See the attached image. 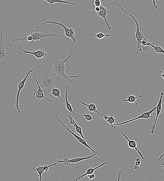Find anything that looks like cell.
I'll list each match as a JSON object with an SVG mask.
<instances>
[{
    "instance_id": "cell-1",
    "label": "cell",
    "mask_w": 164,
    "mask_h": 181,
    "mask_svg": "<svg viewBox=\"0 0 164 181\" xmlns=\"http://www.w3.org/2000/svg\"><path fill=\"white\" fill-rule=\"evenodd\" d=\"M74 43H73V47L69 56L66 59L61 60L58 58V55L57 53V47L59 43H56L54 44V50L52 54H48L47 56L45 57L46 61L48 62H52L53 64L52 70L58 76L62 79H66L68 81L69 84L73 87L76 90H79L80 86L79 84L72 79L71 78H74L80 79L84 82L86 81L85 79L79 78V77H82L81 76H70L71 74L66 75L65 72L68 71L70 68V66L68 64H66V62L69 60L72 54L73 48L74 46Z\"/></svg>"
},
{
    "instance_id": "cell-2",
    "label": "cell",
    "mask_w": 164,
    "mask_h": 181,
    "mask_svg": "<svg viewBox=\"0 0 164 181\" xmlns=\"http://www.w3.org/2000/svg\"><path fill=\"white\" fill-rule=\"evenodd\" d=\"M62 79L55 73L52 69L45 67L42 70L38 83L44 92L51 94V91L55 86L61 82Z\"/></svg>"
},
{
    "instance_id": "cell-3",
    "label": "cell",
    "mask_w": 164,
    "mask_h": 181,
    "mask_svg": "<svg viewBox=\"0 0 164 181\" xmlns=\"http://www.w3.org/2000/svg\"><path fill=\"white\" fill-rule=\"evenodd\" d=\"M114 4L116 6H117L118 8L121 9V10L124 11L125 13H127L128 15L131 17L133 19L135 23L136 24V32L135 33V34L133 35V37L134 38H135V39H136L137 40V45H138V49H137L136 54H138V52L139 51L140 52L143 51V50H142L141 48V42L142 41V40L144 39V37L143 34L142 33V29L140 28V25L138 23V21L134 18V17L131 14L127 12L126 11H125L124 9L122 8V7L121 5H120L119 3V2H117V1H115L114 2Z\"/></svg>"
},
{
    "instance_id": "cell-4",
    "label": "cell",
    "mask_w": 164,
    "mask_h": 181,
    "mask_svg": "<svg viewBox=\"0 0 164 181\" xmlns=\"http://www.w3.org/2000/svg\"><path fill=\"white\" fill-rule=\"evenodd\" d=\"M50 23H52L54 24V25H58L62 26L64 29L65 35H66V37L71 38L73 43L75 44L77 46L76 43L77 40L75 37V36L74 31L73 29L72 28H67L63 24L57 22L54 20L46 21L43 23V25H45L47 24Z\"/></svg>"
},
{
    "instance_id": "cell-5",
    "label": "cell",
    "mask_w": 164,
    "mask_h": 181,
    "mask_svg": "<svg viewBox=\"0 0 164 181\" xmlns=\"http://www.w3.org/2000/svg\"><path fill=\"white\" fill-rule=\"evenodd\" d=\"M30 35L32 36L33 42L35 40H39L42 42L46 37L57 36L59 38L61 37V35L58 34H53L51 33L40 32L37 30H31Z\"/></svg>"
},
{
    "instance_id": "cell-6",
    "label": "cell",
    "mask_w": 164,
    "mask_h": 181,
    "mask_svg": "<svg viewBox=\"0 0 164 181\" xmlns=\"http://www.w3.org/2000/svg\"><path fill=\"white\" fill-rule=\"evenodd\" d=\"M33 75L34 77L35 81L36 83H37L38 86V90L35 91L34 93V96H33V99L36 101L33 104L34 106H35L38 101L40 100L42 98L45 99L49 101L50 102H52V100H50L49 99L45 97L44 96V91H43L39 85L37 77H36L34 74H33Z\"/></svg>"
},
{
    "instance_id": "cell-7",
    "label": "cell",
    "mask_w": 164,
    "mask_h": 181,
    "mask_svg": "<svg viewBox=\"0 0 164 181\" xmlns=\"http://www.w3.org/2000/svg\"><path fill=\"white\" fill-rule=\"evenodd\" d=\"M34 69V68L31 69L28 72H26L25 78H24L22 81L21 82H20L19 83V85L18 86V90L17 92L16 107L18 113H21V110L20 108L19 107V96H20V92L23 89L24 86H25L26 81L28 78V76H29L30 75L31 73H32Z\"/></svg>"
},
{
    "instance_id": "cell-8",
    "label": "cell",
    "mask_w": 164,
    "mask_h": 181,
    "mask_svg": "<svg viewBox=\"0 0 164 181\" xmlns=\"http://www.w3.org/2000/svg\"><path fill=\"white\" fill-rule=\"evenodd\" d=\"M55 119H56L57 120H58L59 121L60 123H61V124L62 125H63V126L65 128H66V131L67 132H69V133L73 135V136L75 137L77 139V140H78V141L80 142V143L81 144H83L86 147H87V148H88L89 149H90L91 151H92L93 152V153H96V154H97V155H101V154L100 153H99L98 152L94 150L92 148H91V147L90 146H89V145L87 143V142L85 140H84L83 138H82V137H80L79 136H77V135L76 134H75L73 132L71 131L66 126V125H65L63 124V123L62 122L61 120H60V119L59 118L58 115H56V116H55Z\"/></svg>"
},
{
    "instance_id": "cell-9",
    "label": "cell",
    "mask_w": 164,
    "mask_h": 181,
    "mask_svg": "<svg viewBox=\"0 0 164 181\" xmlns=\"http://www.w3.org/2000/svg\"><path fill=\"white\" fill-rule=\"evenodd\" d=\"M97 155L96 153H93L92 155L86 157L76 158L71 159H69L68 158H66L65 152H64V158L62 160H57L58 163H64V165H69L70 163H77L79 162L84 160H87L88 159H90L92 158L94 156Z\"/></svg>"
},
{
    "instance_id": "cell-10",
    "label": "cell",
    "mask_w": 164,
    "mask_h": 181,
    "mask_svg": "<svg viewBox=\"0 0 164 181\" xmlns=\"http://www.w3.org/2000/svg\"><path fill=\"white\" fill-rule=\"evenodd\" d=\"M18 47L19 49L22 50V51L23 52L24 55H25L26 54H32L34 55L36 58L38 59L42 58H45L48 55L46 53L45 50L42 49L41 47L39 50L35 51L30 52L27 51L26 50L24 49L22 47H21L20 45H18Z\"/></svg>"
},
{
    "instance_id": "cell-11",
    "label": "cell",
    "mask_w": 164,
    "mask_h": 181,
    "mask_svg": "<svg viewBox=\"0 0 164 181\" xmlns=\"http://www.w3.org/2000/svg\"><path fill=\"white\" fill-rule=\"evenodd\" d=\"M4 32V31H1L0 34V62L2 59H6L8 57V53L6 52L8 50V48L5 44L3 40V33Z\"/></svg>"
},
{
    "instance_id": "cell-12",
    "label": "cell",
    "mask_w": 164,
    "mask_h": 181,
    "mask_svg": "<svg viewBox=\"0 0 164 181\" xmlns=\"http://www.w3.org/2000/svg\"><path fill=\"white\" fill-rule=\"evenodd\" d=\"M156 106L155 107H154L153 109H152L150 111L148 112H144L141 115L138 116V117H137L136 118H134V119H133L131 120H127V121H125L124 122L119 123V124H116L115 125H121L123 124H126L127 123L134 121V120H136L139 119H146L148 120H149L150 118H154L155 117L151 116V114L152 113L154 110H156Z\"/></svg>"
},
{
    "instance_id": "cell-13",
    "label": "cell",
    "mask_w": 164,
    "mask_h": 181,
    "mask_svg": "<svg viewBox=\"0 0 164 181\" xmlns=\"http://www.w3.org/2000/svg\"><path fill=\"white\" fill-rule=\"evenodd\" d=\"M57 162H55L52 163L49 166L47 164L42 166H38V167L34 166L32 168V171H37L38 173L37 176L39 177L40 181H42V174L44 172H47L49 171V168L53 166L57 165Z\"/></svg>"
},
{
    "instance_id": "cell-14",
    "label": "cell",
    "mask_w": 164,
    "mask_h": 181,
    "mask_svg": "<svg viewBox=\"0 0 164 181\" xmlns=\"http://www.w3.org/2000/svg\"><path fill=\"white\" fill-rule=\"evenodd\" d=\"M163 95L164 93L163 92H161L160 94V99H159L157 105L156 106L157 107L156 110V113L155 121V122H154V125L152 127V130L150 132V134H153L154 133L155 128V125L156 124L157 121L158 117L161 111L162 107V103L163 102L162 98Z\"/></svg>"
},
{
    "instance_id": "cell-15",
    "label": "cell",
    "mask_w": 164,
    "mask_h": 181,
    "mask_svg": "<svg viewBox=\"0 0 164 181\" xmlns=\"http://www.w3.org/2000/svg\"><path fill=\"white\" fill-rule=\"evenodd\" d=\"M100 11L97 13L99 16L104 19L107 26L108 30H110L111 29V27H110L109 24L108 23L107 20V16L109 13V11L107 8H105L102 5L100 6Z\"/></svg>"
},
{
    "instance_id": "cell-16",
    "label": "cell",
    "mask_w": 164,
    "mask_h": 181,
    "mask_svg": "<svg viewBox=\"0 0 164 181\" xmlns=\"http://www.w3.org/2000/svg\"><path fill=\"white\" fill-rule=\"evenodd\" d=\"M121 134L125 138L127 139L128 141V145L129 148L132 149H134L136 150L139 154V155L141 157V158L143 160H144V158L141 153L139 151V149L137 148V144L136 142L133 140H130L126 135H125L123 133L121 132Z\"/></svg>"
},
{
    "instance_id": "cell-17",
    "label": "cell",
    "mask_w": 164,
    "mask_h": 181,
    "mask_svg": "<svg viewBox=\"0 0 164 181\" xmlns=\"http://www.w3.org/2000/svg\"><path fill=\"white\" fill-rule=\"evenodd\" d=\"M68 119L69 120V125H73L75 129L76 130V131L81 135L82 138L85 140L83 134V132H82V128L77 124V123L75 121L73 117L70 115H68L66 120Z\"/></svg>"
},
{
    "instance_id": "cell-18",
    "label": "cell",
    "mask_w": 164,
    "mask_h": 181,
    "mask_svg": "<svg viewBox=\"0 0 164 181\" xmlns=\"http://www.w3.org/2000/svg\"><path fill=\"white\" fill-rule=\"evenodd\" d=\"M65 92L64 94L65 95V101H66V108L69 112L72 113L74 115L76 116V114L74 112L72 106L68 100V92L70 91L68 84H67L66 88H65Z\"/></svg>"
},
{
    "instance_id": "cell-19",
    "label": "cell",
    "mask_w": 164,
    "mask_h": 181,
    "mask_svg": "<svg viewBox=\"0 0 164 181\" xmlns=\"http://www.w3.org/2000/svg\"><path fill=\"white\" fill-rule=\"evenodd\" d=\"M108 163V162H104L102 164H101L100 165L97 166V167L95 168H90V169H88L86 173H85L77 177V178L76 179V181H78L79 180H80L81 179L83 178L84 177H85V176L86 175H88L91 174H93L94 172V171L97 169H98L101 166H103L106 164H107Z\"/></svg>"
},
{
    "instance_id": "cell-20",
    "label": "cell",
    "mask_w": 164,
    "mask_h": 181,
    "mask_svg": "<svg viewBox=\"0 0 164 181\" xmlns=\"http://www.w3.org/2000/svg\"><path fill=\"white\" fill-rule=\"evenodd\" d=\"M78 102L86 106L88 109L89 111L92 112L94 113H96L99 116L101 117H102L101 116L100 113H99L97 110V106H96L95 103H92L90 104H86L85 103L83 102V101L80 100H78Z\"/></svg>"
},
{
    "instance_id": "cell-21",
    "label": "cell",
    "mask_w": 164,
    "mask_h": 181,
    "mask_svg": "<svg viewBox=\"0 0 164 181\" xmlns=\"http://www.w3.org/2000/svg\"><path fill=\"white\" fill-rule=\"evenodd\" d=\"M90 36L91 37L96 38H98V39H102L103 38L105 37L107 38L110 37L111 36V35L109 33L105 34L104 33L102 32H100L97 33H95L93 32H91L90 33Z\"/></svg>"
},
{
    "instance_id": "cell-22",
    "label": "cell",
    "mask_w": 164,
    "mask_h": 181,
    "mask_svg": "<svg viewBox=\"0 0 164 181\" xmlns=\"http://www.w3.org/2000/svg\"><path fill=\"white\" fill-rule=\"evenodd\" d=\"M44 1H46L48 3H49L51 6H52L53 4L57 3L70 4L72 6H74L76 5V3H72L71 2L63 1V0H44Z\"/></svg>"
},
{
    "instance_id": "cell-23",
    "label": "cell",
    "mask_w": 164,
    "mask_h": 181,
    "mask_svg": "<svg viewBox=\"0 0 164 181\" xmlns=\"http://www.w3.org/2000/svg\"><path fill=\"white\" fill-rule=\"evenodd\" d=\"M143 96H135L133 95L128 96L127 97V99L124 100V102H127L131 103H134L136 102L137 99L138 98L143 97Z\"/></svg>"
},
{
    "instance_id": "cell-24",
    "label": "cell",
    "mask_w": 164,
    "mask_h": 181,
    "mask_svg": "<svg viewBox=\"0 0 164 181\" xmlns=\"http://www.w3.org/2000/svg\"><path fill=\"white\" fill-rule=\"evenodd\" d=\"M150 46L151 47H152L154 51L155 52L159 53V54H160V53L164 54V50L160 46H158V45H154L152 44L151 43Z\"/></svg>"
},
{
    "instance_id": "cell-25",
    "label": "cell",
    "mask_w": 164,
    "mask_h": 181,
    "mask_svg": "<svg viewBox=\"0 0 164 181\" xmlns=\"http://www.w3.org/2000/svg\"><path fill=\"white\" fill-rule=\"evenodd\" d=\"M51 94L55 97L59 98V99H61V92L58 89L53 88L51 91Z\"/></svg>"
},
{
    "instance_id": "cell-26",
    "label": "cell",
    "mask_w": 164,
    "mask_h": 181,
    "mask_svg": "<svg viewBox=\"0 0 164 181\" xmlns=\"http://www.w3.org/2000/svg\"><path fill=\"white\" fill-rule=\"evenodd\" d=\"M107 121L109 123L111 126L112 128L115 129L116 128V127L113 126L112 124H115L116 121V119L113 117L112 115L110 117H109Z\"/></svg>"
},
{
    "instance_id": "cell-27",
    "label": "cell",
    "mask_w": 164,
    "mask_h": 181,
    "mask_svg": "<svg viewBox=\"0 0 164 181\" xmlns=\"http://www.w3.org/2000/svg\"><path fill=\"white\" fill-rule=\"evenodd\" d=\"M83 116L85 117V120H87V121H91L93 123L95 122V121L94 120V119H95V117H93L90 114H84L83 115Z\"/></svg>"
},
{
    "instance_id": "cell-28",
    "label": "cell",
    "mask_w": 164,
    "mask_h": 181,
    "mask_svg": "<svg viewBox=\"0 0 164 181\" xmlns=\"http://www.w3.org/2000/svg\"><path fill=\"white\" fill-rule=\"evenodd\" d=\"M151 43L149 42L147 40L146 38H144V39L142 40L141 42V48L144 47H151L150 44Z\"/></svg>"
},
{
    "instance_id": "cell-29",
    "label": "cell",
    "mask_w": 164,
    "mask_h": 181,
    "mask_svg": "<svg viewBox=\"0 0 164 181\" xmlns=\"http://www.w3.org/2000/svg\"><path fill=\"white\" fill-rule=\"evenodd\" d=\"M12 41L13 42L19 41H28L27 36L14 38L12 40Z\"/></svg>"
},
{
    "instance_id": "cell-30",
    "label": "cell",
    "mask_w": 164,
    "mask_h": 181,
    "mask_svg": "<svg viewBox=\"0 0 164 181\" xmlns=\"http://www.w3.org/2000/svg\"><path fill=\"white\" fill-rule=\"evenodd\" d=\"M94 4L95 7H100L101 5V2L100 0H95Z\"/></svg>"
},
{
    "instance_id": "cell-31",
    "label": "cell",
    "mask_w": 164,
    "mask_h": 181,
    "mask_svg": "<svg viewBox=\"0 0 164 181\" xmlns=\"http://www.w3.org/2000/svg\"><path fill=\"white\" fill-rule=\"evenodd\" d=\"M141 164V161L140 159L137 158L136 159V162H135V165L139 166Z\"/></svg>"
},
{
    "instance_id": "cell-32",
    "label": "cell",
    "mask_w": 164,
    "mask_h": 181,
    "mask_svg": "<svg viewBox=\"0 0 164 181\" xmlns=\"http://www.w3.org/2000/svg\"><path fill=\"white\" fill-rule=\"evenodd\" d=\"M152 68H153L154 70H155V71H159V72H160V73L162 74L161 77H162L164 79V71L163 72V71H160V70H159L158 69H156L155 68H154L153 67H152Z\"/></svg>"
},
{
    "instance_id": "cell-33",
    "label": "cell",
    "mask_w": 164,
    "mask_h": 181,
    "mask_svg": "<svg viewBox=\"0 0 164 181\" xmlns=\"http://www.w3.org/2000/svg\"><path fill=\"white\" fill-rule=\"evenodd\" d=\"M87 177L90 180H92L93 178L95 177V175L94 174H91L88 175Z\"/></svg>"
},
{
    "instance_id": "cell-34",
    "label": "cell",
    "mask_w": 164,
    "mask_h": 181,
    "mask_svg": "<svg viewBox=\"0 0 164 181\" xmlns=\"http://www.w3.org/2000/svg\"><path fill=\"white\" fill-rule=\"evenodd\" d=\"M27 39L28 41L33 42L32 36L31 35L27 36Z\"/></svg>"
},
{
    "instance_id": "cell-35",
    "label": "cell",
    "mask_w": 164,
    "mask_h": 181,
    "mask_svg": "<svg viewBox=\"0 0 164 181\" xmlns=\"http://www.w3.org/2000/svg\"><path fill=\"white\" fill-rule=\"evenodd\" d=\"M156 0H152V1L153 7L154 8H155V9H157L158 6L156 5Z\"/></svg>"
},
{
    "instance_id": "cell-36",
    "label": "cell",
    "mask_w": 164,
    "mask_h": 181,
    "mask_svg": "<svg viewBox=\"0 0 164 181\" xmlns=\"http://www.w3.org/2000/svg\"><path fill=\"white\" fill-rule=\"evenodd\" d=\"M164 156V153L162 154V155H161L160 156V157L158 159V161L156 163V165H158L159 162L161 160L162 158Z\"/></svg>"
},
{
    "instance_id": "cell-37",
    "label": "cell",
    "mask_w": 164,
    "mask_h": 181,
    "mask_svg": "<svg viewBox=\"0 0 164 181\" xmlns=\"http://www.w3.org/2000/svg\"><path fill=\"white\" fill-rule=\"evenodd\" d=\"M95 10L96 12V13H98L100 11V7L96 6L95 8Z\"/></svg>"
},
{
    "instance_id": "cell-38",
    "label": "cell",
    "mask_w": 164,
    "mask_h": 181,
    "mask_svg": "<svg viewBox=\"0 0 164 181\" xmlns=\"http://www.w3.org/2000/svg\"><path fill=\"white\" fill-rule=\"evenodd\" d=\"M109 116L107 115H105L104 116V119L105 120V121H107V120H108V118Z\"/></svg>"
},
{
    "instance_id": "cell-39",
    "label": "cell",
    "mask_w": 164,
    "mask_h": 181,
    "mask_svg": "<svg viewBox=\"0 0 164 181\" xmlns=\"http://www.w3.org/2000/svg\"><path fill=\"white\" fill-rule=\"evenodd\" d=\"M134 169L135 170H138L139 169V166L136 165H135L134 166Z\"/></svg>"
},
{
    "instance_id": "cell-40",
    "label": "cell",
    "mask_w": 164,
    "mask_h": 181,
    "mask_svg": "<svg viewBox=\"0 0 164 181\" xmlns=\"http://www.w3.org/2000/svg\"><path fill=\"white\" fill-rule=\"evenodd\" d=\"M121 172V171H119V176H118V181H119L120 180V172Z\"/></svg>"
},
{
    "instance_id": "cell-41",
    "label": "cell",
    "mask_w": 164,
    "mask_h": 181,
    "mask_svg": "<svg viewBox=\"0 0 164 181\" xmlns=\"http://www.w3.org/2000/svg\"><path fill=\"white\" fill-rule=\"evenodd\" d=\"M157 1H160V0H156ZM162 1L163 3H164V0H161Z\"/></svg>"
}]
</instances>
